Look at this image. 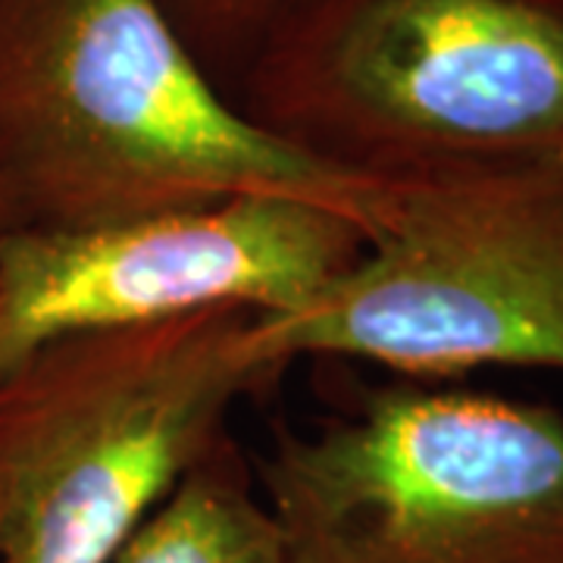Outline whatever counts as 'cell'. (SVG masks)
I'll use <instances>...</instances> for the list:
<instances>
[{
    "label": "cell",
    "mask_w": 563,
    "mask_h": 563,
    "mask_svg": "<svg viewBox=\"0 0 563 563\" xmlns=\"http://www.w3.org/2000/svg\"><path fill=\"white\" fill-rule=\"evenodd\" d=\"M303 563H563V413L391 379L251 461Z\"/></svg>",
    "instance_id": "cell-4"
},
{
    "label": "cell",
    "mask_w": 563,
    "mask_h": 563,
    "mask_svg": "<svg viewBox=\"0 0 563 563\" xmlns=\"http://www.w3.org/2000/svg\"><path fill=\"white\" fill-rule=\"evenodd\" d=\"M10 229H13V220H10V213H7V207L0 203V235H3V232H10Z\"/></svg>",
    "instance_id": "cell-9"
},
{
    "label": "cell",
    "mask_w": 563,
    "mask_h": 563,
    "mask_svg": "<svg viewBox=\"0 0 563 563\" xmlns=\"http://www.w3.org/2000/svg\"><path fill=\"white\" fill-rule=\"evenodd\" d=\"M232 101L357 179L563 169V0H301Z\"/></svg>",
    "instance_id": "cell-2"
},
{
    "label": "cell",
    "mask_w": 563,
    "mask_h": 563,
    "mask_svg": "<svg viewBox=\"0 0 563 563\" xmlns=\"http://www.w3.org/2000/svg\"><path fill=\"white\" fill-rule=\"evenodd\" d=\"M285 373L351 357L432 383L479 366L563 373V169L385 181L363 254L298 313L251 322Z\"/></svg>",
    "instance_id": "cell-5"
},
{
    "label": "cell",
    "mask_w": 563,
    "mask_h": 563,
    "mask_svg": "<svg viewBox=\"0 0 563 563\" xmlns=\"http://www.w3.org/2000/svg\"><path fill=\"white\" fill-rule=\"evenodd\" d=\"M210 79L232 98L244 66L301 0H157Z\"/></svg>",
    "instance_id": "cell-8"
},
{
    "label": "cell",
    "mask_w": 563,
    "mask_h": 563,
    "mask_svg": "<svg viewBox=\"0 0 563 563\" xmlns=\"http://www.w3.org/2000/svg\"><path fill=\"white\" fill-rule=\"evenodd\" d=\"M366 232L295 198H232L85 229L0 235V369L95 329L220 307L298 313L363 254Z\"/></svg>",
    "instance_id": "cell-6"
},
{
    "label": "cell",
    "mask_w": 563,
    "mask_h": 563,
    "mask_svg": "<svg viewBox=\"0 0 563 563\" xmlns=\"http://www.w3.org/2000/svg\"><path fill=\"white\" fill-rule=\"evenodd\" d=\"M329 207L369 235L385 181L251 122L157 0H0V203L85 229L232 198Z\"/></svg>",
    "instance_id": "cell-1"
},
{
    "label": "cell",
    "mask_w": 563,
    "mask_h": 563,
    "mask_svg": "<svg viewBox=\"0 0 563 563\" xmlns=\"http://www.w3.org/2000/svg\"><path fill=\"white\" fill-rule=\"evenodd\" d=\"M110 563H303L232 432Z\"/></svg>",
    "instance_id": "cell-7"
},
{
    "label": "cell",
    "mask_w": 563,
    "mask_h": 563,
    "mask_svg": "<svg viewBox=\"0 0 563 563\" xmlns=\"http://www.w3.org/2000/svg\"><path fill=\"white\" fill-rule=\"evenodd\" d=\"M254 310L73 332L0 369V563H110L282 373Z\"/></svg>",
    "instance_id": "cell-3"
}]
</instances>
